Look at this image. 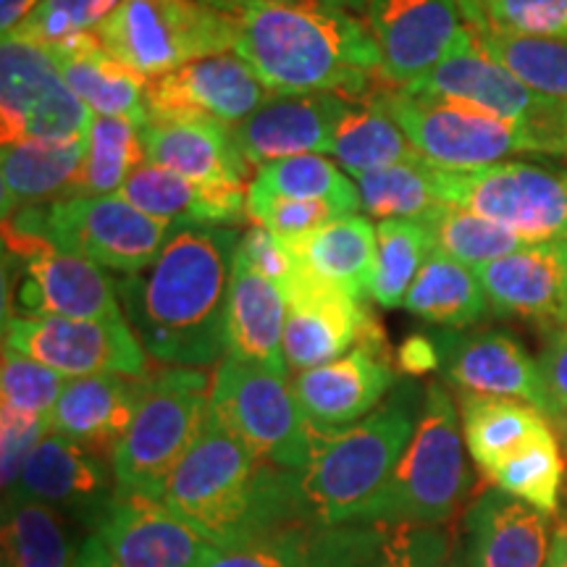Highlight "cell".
I'll return each mask as SVG.
<instances>
[{
  "label": "cell",
  "mask_w": 567,
  "mask_h": 567,
  "mask_svg": "<svg viewBox=\"0 0 567 567\" xmlns=\"http://www.w3.org/2000/svg\"><path fill=\"white\" fill-rule=\"evenodd\" d=\"M350 105L347 97L331 92L279 95L234 126V137L250 166L305 153L329 155L337 126Z\"/></svg>",
  "instance_id": "25"
},
{
  "label": "cell",
  "mask_w": 567,
  "mask_h": 567,
  "mask_svg": "<svg viewBox=\"0 0 567 567\" xmlns=\"http://www.w3.org/2000/svg\"><path fill=\"white\" fill-rule=\"evenodd\" d=\"M375 237H379V268H375L371 300L381 308H400L405 305L423 264L434 252V245L417 218H381L375 224Z\"/></svg>",
  "instance_id": "42"
},
{
  "label": "cell",
  "mask_w": 567,
  "mask_h": 567,
  "mask_svg": "<svg viewBox=\"0 0 567 567\" xmlns=\"http://www.w3.org/2000/svg\"><path fill=\"white\" fill-rule=\"evenodd\" d=\"M457 400L467 455L486 481H492L509 460L555 434L549 417L523 400L465 392H460Z\"/></svg>",
  "instance_id": "32"
},
{
  "label": "cell",
  "mask_w": 567,
  "mask_h": 567,
  "mask_svg": "<svg viewBox=\"0 0 567 567\" xmlns=\"http://www.w3.org/2000/svg\"><path fill=\"white\" fill-rule=\"evenodd\" d=\"M95 536L118 567H197L218 549L161 499L122 488Z\"/></svg>",
  "instance_id": "19"
},
{
  "label": "cell",
  "mask_w": 567,
  "mask_h": 567,
  "mask_svg": "<svg viewBox=\"0 0 567 567\" xmlns=\"http://www.w3.org/2000/svg\"><path fill=\"white\" fill-rule=\"evenodd\" d=\"M284 297V358L297 373L331 363L358 344H384V334L363 302L310 279L308 274H297Z\"/></svg>",
  "instance_id": "17"
},
{
  "label": "cell",
  "mask_w": 567,
  "mask_h": 567,
  "mask_svg": "<svg viewBox=\"0 0 567 567\" xmlns=\"http://www.w3.org/2000/svg\"><path fill=\"white\" fill-rule=\"evenodd\" d=\"M3 344L30 354L66 379L151 373V358L126 318L6 316Z\"/></svg>",
  "instance_id": "14"
},
{
  "label": "cell",
  "mask_w": 567,
  "mask_h": 567,
  "mask_svg": "<svg viewBox=\"0 0 567 567\" xmlns=\"http://www.w3.org/2000/svg\"><path fill=\"white\" fill-rule=\"evenodd\" d=\"M87 155V134L76 140H24L3 145L0 195L3 216L32 205L63 200L74 189Z\"/></svg>",
  "instance_id": "34"
},
{
  "label": "cell",
  "mask_w": 567,
  "mask_h": 567,
  "mask_svg": "<svg viewBox=\"0 0 567 567\" xmlns=\"http://www.w3.org/2000/svg\"><path fill=\"white\" fill-rule=\"evenodd\" d=\"M405 308L421 321L463 329L478 323L492 305L473 268L434 250L410 287Z\"/></svg>",
  "instance_id": "36"
},
{
  "label": "cell",
  "mask_w": 567,
  "mask_h": 567,
  "mask_svg": "<svg viewBox=\"0 0 567 567\" xmlns=\"http://www.w3.org/2000/svg\"><path fill=\"white\" fill-rule=\"evenodd\" d=\"M467 27L567 40V0H481L465 17Z\"/></svg>",
  "instance_id": "47"
},
{
  "label": "cell",
  "mask_w": 567,
  "mask_h": 567,
  "mask_svg": "<svg viewBox=\"0 0 567 567\" xmlns=\"http://www.w3.org/2000/svg\"><path fill=\"white\" fill-rule=\"evenodd\" d=\"M551 425H555V434L559 439V446H563V455L567 463V410L565 413H559L557 417H551Z\"/></svg>",
  "instance_id": "57"
},
{
  "label": "cell",
  "mask_w": 567,
  "mask_h": 567,
  "mask_svg": "<svg viewBox=\"0 0 567 567\" xmlns=\"http://www.w3.org/2000/svg\"><path fill=\"white\" fill-rule=\"evenodd\" d=\"M92 113L63 80L53 51L40 42L3 38L0 51V134L3 145L24 140H76Z\"/></svg>",
  "instance_id": "13"
},
{
  "label": "cell",
  "mask_w": 567,
  "mask_h": 567,
  "mask_svg": "<svg viewBox=\"0 0 567 567\" xmlns=\"http://www.w3.org/2000/svg\"><path fill=\"white\" fill-rule=\"evenodd\" d=\"M42 3H45V0H0V30H3V34H11L17 27L24 24Z\"/></svg>",
  "instance_id": "54"
},
{
  "label": "cell",
  "mask_w": 567,
  "mask_h": 567,
  "mask_svg": "<svg viewBox=\"0 0 567 567\" xmlns=\"http://www.w3.org/2000/svg\"><path fill=\"white\" fill-rule=\"evenodd\" d=\"M329 155L347 168V174L373 172L396 163H429L394 122L381 97L365 105H350L337 126Z\"/></svg>",
  "instance_id": "37"
},
{
  "label": "cell",
  "mask_w": 567,
  "mask_h": 567,
  "mask_svg": "<svg viewBox=\"0 0 567 567\" xmlns=\"http://www.w3.org/2000/svg\"><path fill=\"white\" fill-rule=\"evenodd\" d=\"M551 517L502 488H486L465 515L467 567H547Z\"/></svg>",
  "instance_id": "27"
},
{
  "label": "cell",
  "mask_w": 567,
  "mask_h": 567,
  "mask_svg": "<svg viewBox=\"0 0 567 567\" xmlns=\"http://www.w3.org/2000/svg\"><path fill=\"white\" fill-rule=\"evenodd\" d=\"M247 195L289 197V200H326L344 213L363 208L354 179H350L334 158L321 153L292 155L260 166L247 187Z\"/></svg>",
  "instance_id": "39"
},
{
  "label": "cell",
  "mask_w": 567,
  "mask_h": 567,
  "mask_svg": "<svg viewBox=\"0 0 567 567\" xmlns=\"http://www.w3.org/2000/svg\"><path fill=\"white\" fill-rule=\"evenodd\" d=\"M210 384L213 375L203 368L176 365L142 379L137 413L111 455L122 492L161 499L172 473L208 423Z\"/></svg>",
  "instance_id": "6"
},
{
  "label": "cell",
  "mask_w": 567,
  "mask_h": 567,
  "mask_svg": "<svg viewBox=\"0 0 567 567\" xmlns=\"http://www.w3.org/2000/svg\"><path fill=\"white\" fill-rule=\"evenodd\" d=\"M74 567H118L109 555V549L103 547V542L95 534H87L82 542L80 555H76Z\"/></svg>",
  "instance_id": "55"
},
{
  "label": "cell",
  "mask_w": 567,
  "mask_h": 567,
  "mask_svg": "<svg viewBox=\"0 0 567 567\" xmlns=\"http://www.w3.org/2000/svg\"><path fill=\"white\" fill-rule=\"evenodd\" d=\"M450 567H467V565H465V557H452Z\"/></svg>",
  "instance_id": "60"
},
{
  "label": "cell",
  "mask_w": 567,
  "mask_h": 567,
  "mask_svg": "<svg viewBox=\"0 0 567 567\" xmlns=\"http://www.w3.org/2000/svg\"><path fill=\"white\" fill-rule=\"evenodd\" d=\"M142 379L116 373L66 379L51 417L53 431L111 457L137 413Z\"/></svg>",
  "instance_id": "31"
},
{
  "label": "cell",
  "mask_w": 567,
  "mask_h": 567,
  "mask_svg": "<svg viewBox=\"0 0 567 567\" xmlns=\"http://www.w3.org/2000/svg\"><path fill=\"white\" fill-rule=\"evenodd\" d=\"M547 567H567V515L555 526Z\"/></svg>",
  "instance_id": "56"
},
{
  "label": "cell",
  "mask_w": 567,
  "mask_h": 567,
  "mask_svg": "<svg viewBox=\"0 0 567 567\" xmlns=\"http://www.w3.org/2000/svg\"><path fill=\"white\" fill-rule=\"evenodd\" d=\"M66 386V375L48 368L30 354L3 344V360H0V405H11L24 413L53 417L55 402Z\"/></svg>",
  "instance_id": "46"
},
{
  "label": "cell",
  "mask_w": 567,
  "mask_h": 567,
  "mask_svg": "<svg viewBox=\"0 0 567 567\" xmlns=\"http://www.w3.org/2000/svg\"><path fill=\"white\" fill-rule=\"evenodd\" d=\"M6 224L118 274L145 271L174 234L122 195L63 197L13 213Z\"/></svg>",
  "instance_id": "7"
},
{
  "label": "cell",
  "mask_w": 567,
  "mask_h": 567,
  "mask_svg": "<svg viewBox=\"0 0 567 567\" xmlns=\"http://www.w3.org/2000/svg\"><path fill=\"white\" fill-rule=\"evenodd\" d=\"M80 526L30 496H3V567H74Z\"/></svg>",
  "instance_id": "35"
},
{
  "label": "cell",
  "mask_w": 567,
  "mask_h": 567,
  "mask_svg": "<svg viewBox=\"0 0 567 567\" xmlns=\"http://www.w3.org/2000/svg\"><path fill=\"white\" fill-rule=\"evenodd\" d=\"M142 126L118 116H92L87 130V155L69 197L116 195L134 168L145 163Z\"/></svg>",
  "instance_id": "40"
},
{
  "label": "cell",
  "mask_w": 567,
  "mask_h": 567,
  "mask_svg": "<svg viewBox=\"0 0 567 567\" xmlns=\"http://www.w3.org/2000/svg\"><path fill=\"white\" fill-rule=\"evenodd\" d=\"M237 24L234 53L276 95H363L381 76L371 27L316 0H210Z\"/></svg>",
  "instance_id": "2"
},
{
  "label": "cell",
  "mask_w": 567,
  "mask_h": 567,
  "mask_svg": "<svg viewBox=\"0 0 567 567\" xmlns=\"http://www.w3.org/2000/svg\"><path fill=\"white\" fill-rule=\"evenodd\" d=\"M313 528L292 526L243 547L216 549L197 567H308Z\"/></svg>",
  "instance_id": "49"
},
{
  "label": "cell",
  "mask_w": 567,
  "mask_h": 567,
  "mask_svg": "<svg viewBox=\"0 0 567 567\" xmlns=\"http://www.w3.org/2000/svg\"><path fill=\"white\" fill-rule=\"evenodd\" d=\"M287 297L266 274H260L237 247L226 300V358L289 373L284 358Z\"/></svg>",
  "instance_id": "28"
},
{
  "label": "cell",
  "mask_w": 567,
  "mask_h": 567,
  "mask_svg": "<svg viewBox=\"0 0 567 567\" xmlns=\"http://www.w3.org/2000/svg\"><path fill=\"white\" fill-rule=\"evenodd\" d=\"M365 11L381 48V76L400 87L429 74L463 30L455 0H368Z\"/></svg>",
  "instance_id": "21"
},
{
  "label": "cell",
  "mask_w": 567,
  "mask_h": 567,
  "mask_svg": "<svg viewBox=\"0 0 567 567\" xmlns=\"http://www.w3.org/2000/svg\"><path fill=\"white\" fill-rule=\"evenodd\" d=\"M268 92L237 53H218L153 76L147 105L151 118L208 116L237 126L268 101Z\"/></svg>",
  "instance_id": "18"
},
{
  "label": "cell",
  "mask_w": 567,
  "mask_h": 567,
  "mask_svg": "<svg viewBox=\"0 0 567 567\" xmlns=\"http://www.w3.org/2000/svg\"><path fill=\"white\" fill-rule=\"evenodd\" d=\"M352 216L326 200H289V197H264L247 195V218L255 226H266L284 243L308 237L337 218Z\"/></svg>",
  "instance_id": "48"
},
{
  "label": "cell",
  "mask_w": 567,
  "mask_h": 567,
  "mask_svg": "<svg viewBox=\"0 0 567 567\" xmlns=\"http://www.w3.org/2000/svg\"><path fill=\"white\" fill-rule=\"evenodd\" d=\"M3 494L45 502L82 530L95 534L111 502L116 499L118 481L109 455L76 439L48 431L27 457L17 486Z\"/></svg>",
  "instance_id": "16"
},
{
  "label": "cell",
  "mask_w": 567,
  "mask_h": 567,
  "mask_svg": "<svg viewBox=\"0 0 567 567\" xmlns=\"http://www.w3.org/2000/svg\"><path fill=\"white\" fill-rule=\"evenodd\" d=\"M565 488H567V473H565Z\"/></svg>",
  "instance_id": "61"
},
{
  "label": "cell",
  "mask_w": 567,
  "mask_h": 567,
  "mask_svg": "<svg viewBox=\"0 0 567 567\" xmlns=\"http://www.w3.org/2000/svg\"><path fill=\"white\" fill-rule=\"evenodd\" d=\"M565 329H567V326H565Z\"/></svg>",
  "instance_id": "62"
},
{
  "label": "cell",
  "mask_w": 567,
  "mask_h": 567,
  "mask_svg": "<svg viewBox=\"0 0 567 567\" xmlns=\"http://www.w3.org/2000/svg\"><path fill=\"white\" fill-rule=\"evenodd\" d=\"M463 423L455 400L444 384L425 386V405L413 442L386 478V484L360 507L350 520L417 523L446 526L471 492V471L465 460Z\"/></svg>",
  "instance_id": "5"
},
{
  "label": "cell",
  "mask_w": 567,
  "mask_h": 567,
  "mask_svg": "<svg viewBox=\"0 0 567 567\" xmlns=\"http://www.w3.org/2000/svg\"><path fill=\"white\" fill-rule=\"evenodd\" d=\"M544 386L549 394V421L567 410V329L549 331L547 344L538 354Z\"/></svg>",
  "instance_id": "52"
},
{
  "label": "cell",
  "mask_w": 567,
  "mask_h": 567,
  "mask_svg": "<svg viewBox=\"0 0 567 567\" xmlns=\"http://www.w3.org/2000/svg\"><path fill=\"white\" fill-rule=\"evenodd\" d=\"M124 0H45L24 24L3 38L61 45L82 34H92Z\"/></svg>",
  "instance_id": "45"
},
{
  "label": "cell",
  "mask_w": 567,
  "mask_h": 567,
  "mask_svg": "<svg viewBox=\"0 0 567 567\" xmlns=\"http://www.w3.org/2000/svg\"><path fill=\"white\" fill-rule=\"evenodd\" d=\"M210 415L281 471L300 473L313 457L318 431L287 375L271 368L224 358L213 373Z\"/></svg>",
  "instance_id": "10"
},
{
  "label": "cell",
  "mask_w": 567,
  "mask_h": 567,
  "mask_svg": "<svg viewBox=\"0 0 567 567\" xmlns=\"http://www.w3.org/2000/svg\"><path fill=\"white\" fill-rule=\"evenodd\" d=\"M239 243L243 234L231 226L179 229L145 271L116 279L147 358L176 368H213L226 358V300Z\"/></svg>",
  "instance_id": "1"
},
{
  "label": "cell",
  "mask_w": 567,
  "mask_h": 567,
  "mask_svg": "<svg viewBox=\"0 0 567 567\" xmlns=\"http://www.w3.org/2000/svg\"><path fill=\"white\" fill-rule=\"evenodd\" d=\"M396 363L402 373L408 375H425L436 368H442V352H439L436 339L431 337H410L396 352Z\"/></svg>",
  "instance_id": "53"
},
{
  "label": "cell",
  "mask_w": 567,
  "mask_h": 567,
  "mask_svg": "<svg viewBox=\"0 0 567 567\" xmlns=\"http://www.w3.org/2000/svg\"><path fill=\"white\" fill-rule=\"evenodd\" d=\"M316 3L334 6V9H368V0H316Z\"/></svg>",
  "instance_id": "58"
},
{
  "label": "cell",
  "mask_w": 567,
  "mask_h": 567,
  "mask_svg": "<svg viewBox=\"0 0 567 567\" xmlns=\"http://www.w3.org/2000/svg\"><path fill=\"white\" fill-rule=\"evenodd\" d=\"M358 184L363 210L373 218H417L434 208L436 168L429 163H396L373 172L350 174Z\"/></svg>",
  "instance_id": "43"
},
{
  "label": "cell",
  "mask_w": 567,
  "mask_h": 567,
  "mask_svg": "<svg viewBox=\"0 0 567 567\" xmlns=\"http://www.w3.org/2000/svg\"><path fill=\"white\" fill-rule=\"evenodd\" d=\"M439 203H452L507 226L528 243L567 239V172L502 161L478 172H439Z\"/></svg>",
  "instance_id": "12"
},
{
  "label": "cell",
  "mask_w": 567,
  "mask_h": 567,
  "mask_svg": "<svg viewBox=\"0 0 567 567\" xmlns=\"http://www.w3.org/2000/svg\"><path fill=\"white\" fill-rule=\"evenodd\" d=\"M446 526L350 520L313 528L308 567H450Z\"/></svg>",
  "instance_id": "22"
},
{
  "label": "cell",
  "mask_w": 567,
  "mask_h": 567,
  "mask_svg": "<svg viewBox=\"0 0 567 567\" xmlns=\"http://www.w3.org/2000/svg\"><path fill=\"white\" fill-rule=\"evenodd\" d=\"M455 3H457V9H460V13H463V19H465L467 13L476 11V6L481 3V0H455Z\"/></svg>",
  "instance_id": "59"
},
{
  "label": "cell",
  "mask_w": 567,
  "mask_h": 567,
  "mask_svg": "<svg viewBox=\"0 0 567 567\" xmlns=\"http://www.w3.org/2000/svg\"><path fill=\"white\" fill-rule=\"evenodd\" d=\"M239 250L245 252V258L258 268L260 274H266L268 279H274L279 287L287 292L289 284L295 281V276L300 274L295 252L289 250V245L284 239L276 237L274 231H268L266 226H255L243 234V243Z\"/></svg>",
  "instance_id": "51"
},
{
  "label": "cell",
  "mask_w": 567,
  "mask_h": 567,
  "mask_svg": "<svg viewBox=\"0 0 567 567\" xmlns=\"http://www.w3.org/2000/svg\"><path fill=\"white\" fill-rule=\"evenodd\" d=\"M161 502L218 549L305 526L295 473L268 463L213 415Z\"/></svg>",
  "instance_id": "3"
},
{
  "label": "cell",
  "mask_w": 567,
  "mask_h": 567,
  "mask_svg": "<svg viewBox=\"0 0 567 567\" xmlns=\"http://www.w3.org/2000/svg\"><path fill=\"white\" fill-rule=\"evenodd\" d=\"M116 195L147 216L168 224L174 231L197 226H234L247 218V193H243V187L200 184L153 163L134 168Z\"/></svg>",
  "instance_id": "29"
},
{
  "label": "cell",
  "mask_w": 567,
  "mask_h": 567,
  "mask_svg": "<svg viewBox=\"0 0 567 567\" xmlns=\"http://www.w3.org/2000/svg\"><path fill=\"white\" fill-rule=\"evenodd\" d=\"M442 373L457 392L523 400L549 417V394L538 360L505 331H481L473 337L439 334Z\"/></svg>",
  "instance_id": "24"
},
{
  "label": "cell",
  "mask_w": 567,
  "mask_h": 567,
  "mask_svg": "<svg viewBox=\"0 0 567 567\" xmlns=\"http://www.w3.org/2000/svg\"><path fill=\"white\" fill-rule=\"evenodd\" d=\"M417 221L425 226L436 252L460 260L473 271L496 258L523 250L526 245H534L507 226L452 203H436L434 208L417 216Z\"/></svg>",
  "instance_id": "38"
},
{
  "label": "cell",
  "mask_w": 567,
  "mask_h": 567,
  "mask_svg": "<svg viewBox=\"0 0 567 567\" xmlns=\"http://www.w3.org/2000/svg\"><path fill=\"white\" fill-rule=\"evenodd\" d=\"M488 305L544 331L567 326V239L526 245L476 268Z\"/></svg>",
  "instance_id": "23"
},
{
  "label": "cell",
  "mask_w": 567,
  "mask_h": 567,
  "mask_svg": "<svg viewBox=\"0 0 567 567\" xmlns=\"http://www.w3.org/2000/svg\"><path fill=\"white\" fill-rule=\"evenodd\" d=\"M92 34L147 80L237 45V24L210 0H124Z\"/></svg>",
  "instance_id": "9"
},
{
  "label": "cell",
  "mask_w": 567,
  "mask_h": 567,
  "mask_svg": "<svg viewBox=\"0 0 567 567\" xmlns=\"http://www.w3.org/2000/svg\"><path fill=\"white\" fill-rule=\"evenodd\" d=\"M53 431L51 417L24 413L11 405H0V463H3V492L17 486L21 467L32 455L40 439Z\"/></svg>",
  "instance_id": "50"
},
{
  "label": "cell",
  "mask_w": 567,
  "mask_h": 567,
  "mask_svg": "<svg viewBox=\"0 0 567 567\" xmlns=\"http://www.w3.org/2000/svg\"><path fill=\"white\" fill-rule=\"evenodd\" d=\"M396 386L384 344H358L342 358L295 375L292 389L318 434L339 431L371 415Z\"/></svg>",
  "instance_id": "20"
},
{
  "label": "cell",
  "mask_w": 567,
  "mask_h": 567,
  "mask_svg": "<svg viewBox=\"0 0 567 567\" xmlns=\"http://www.w3.org/2000/svg\"><path fill=\"white\" fill-rule=\"evenodd\" d=\"M6 247L21 260L17 316L42 318H126L116 279L82 255L66 252L45 239L6 224Z\"/></svg>",
  "instance_id": "15"
},
{
  "label": "cell",
  "mask_w": 567,
  "mask_h": 567,
  "mask_svg": "<svg viewBox=\"0 0 567 567\" xmlns=\"http://www.w3.org/2000/svg\"><path fill=\"white\" fill-rule=\"evenodd\" d=\"M410 142L439 172H478L517 153H536L517 126L478 105L392 90L379 95Z\"/></svg>",
  "instance_id": "11"
},
{
  "label": "cell",
  "mask_w": 567,
  "mask_h": 567,
  "mask_svg": "<svg viewBox=\"0 0 567 567\" xmlns=\"http://www.w3.org/2000/svg\"><path fill=\"white\" fill-rule=\"evenodd\" d=\"M63 80L95 116H118L145 126L151 122L147 76L126 66L95 34H82L51 48Z\"/></svg>",
  "instance_id": "30"
},
{
  "label": "cell",
  "mask_w": 567,
  "mask_h": 567,
  "mask_svg": "<svg viewBox=\"0 0 567 567\" xmlns=\"http://www.w3.org/2000/svg\"><path fill=\"white\" fill-rule=\"evenodd\" d=\"M287 245L295 252L300 271L310 279L358 302L371 297L375 268H379V237L365 216L352 213L337 218L323 229Z\"/></svg>",
  "instance_id": "33"
},
{
  "label": "cell",
  "mask_w": 567,
  "mask_h": 567,
  "mask_svg": "<svg viewBox=\"0 0 567 567\" xmlns=\"http://www.w3.org/2000/svg\"><path fill=\"white\" fill-rule=\"evenodd\" d=\"M425 405V389L410 375L363 421L318 434L313 457L295 473L297 502L308 528L344 523L373 496L413 442Z\"/></svg>",
  "instance_id": "4"
},
{
  "label": "cell",
  "mask_w": 567,
  "mask_h": 567,
  "mask_svg": "<svg viewBox=\"0 0 567 567\" xmlns=\"http://www.w3.org/2000/svg\"><path fill=\"white\" fill-rule=\"evenodd\" d=\"M478 45L520 82L567 103V40L528 38L492 27H471Z\"/></svg>",
  "instance_id": "41"
},
{
  "label": "cell",
  "mask_w": 567,
  "mask_h": 567,
  "mask_svg": "<svg viewBox=\"0 0 567 567\" xmlns=\"http://www.w3.org/2000/svg\"><path fill=\"white\" fill-rule=\"evenodd\" d=\"M567 463L557 434L517 455L492 478V486L513 494L515 499L555 517L559 509V492L565 484Z\"/></svg>",
  "instance_id": "44"
},
{
  "label": "cell",
  "mask_w": 567,
  "mask_h": 567,
  "mask_svg": "<svg viewBox=\"0 0 567 567\" xmlns=\"http://www.w3.org/2000/svg\"><path fill=\"white\" fill-rule=\"evenodd\" d=\"M400 90L410 95L478 105L517 126L534 142L536 153L567 158V103L517 80L513 71L496 63L478 45L467 24H463L457 40L429 74Z\"/></svg>",
  "instance_id": "8"
},
{
  "label": "cell",
  "mask_w": 567,
  "mask_h": 567,
  "mask_svg": "<svg viewBox=\"0 0 567 567\" xmlns=\"http://www.w3.org/2000/svg\"><path fill=\"white\" fill-rule=\"evenodd\" d=\"M145 163L200 184L243 187L247 166L229 124L208 116L151 118L140 130Z\"/></svg>",
  "instance_id": "26"
}]
</instances>
